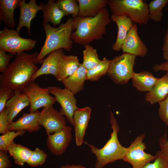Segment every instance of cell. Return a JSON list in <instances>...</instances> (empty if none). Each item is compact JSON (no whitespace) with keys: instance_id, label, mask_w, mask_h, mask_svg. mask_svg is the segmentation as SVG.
<instances>
[{"instance_id":"obj_1","label":"cell","mask_w":168,"mask_h":168,"mask_svg":"<svg viewBox=\"0 0 168 168\" xmlns=\"http://www.w3.org/2000/svg\"><path fill=\"white\" fill-rule=\"evenodd\" d=\"M39 53L17 54L6 71L0 75V86L9 87L16 92H22L32 81L39 69L35 63Z\"/></svg>"},{"instance_id":"obj_2","label":"cell","mask_w":168,"mask_h":168,"mask_svg":"<svg viewBox=\"0 0 168 168\" xmlns=\"http://www.w3.org/2000/svg\"><path fill=\"white\" fill-rule=\"evenodd\" d=\"M71 38L77 44L85 46L94 40L102 39L106 26L111 21L108 9L105 7L94 17L73 18Z\"/></svg>"},{"instance_id":"obj_3","label":"cell","mask_w":168,"mask_h":168,"mask_svg":"<svg viewBox=\"0 0 168 168\" xmlns=\"http://www.w3.org/2000/svg\"><path fill=\"white\" fill-rule=\"evenodd\" d=\"M73 22V18L70 17L57 27H53L49 23H42L46 38L36 60V64L39 63L53 51L60 49H64L67 51L71 50L73 42L71 38Z\"/></svg>"},{"instance_id":"obj_4","label":"cell","mask_w":168,"mask_h":168,"mask_svg":"<svg viewBox=\"0 0 168 168\" xmlns=\"http://www.w3.org/2000/svg\"><path fill=\"white\" fill-rule=\"evenodd\" d=\"M110 123L112 130L110 138L101 148L85 142L96 157V168H102L105 166L120 160H123L126 147L122 146L119 141L118 135L120 128L113 112H110Z\"/></svg>"},{"instance_id":"obj_5","label":"cell","mask_w":168,"mask_h":168,"mask_svg":"<svg viewBox=\"0 0 168 168\" xmlns=\"http://www.w3.org/2000/svg\"><path fill=\"white\" fill-rule=\"evenodd\" d=\"M107 5L112 15L126 16L141 25L148 24V5L143 0H109Z\"/></svg>"},{"instance_id":"obj_6","label":"cell","mask_w":168,"mask_h":168,"mask_svg":"<svg viewBox=\"0 0 168 168\" xmlns=\"http://www.w3.org/2000/svg\"><path fill=\"white\" fill-rule=\"evenodd\" d=\"M136 57L123 53L111 60L107 74L114 83L119 85L126 84L132 78L135 73L133 68Z\"/></svg>"},{"instance_id":"obj_7","label":"cell","mask_w":168,"mask_h":168,"mask_svg":"<svg viewBox=\"0 0 168 168\" xmlns=\"http://www.w3.org/2000/svg\"><path fill=\"white\" fill-rule=\"evenodd\" d=\"M20 32L12 29L4 27L0 31V50L16 55L25 51L32 49L37 41L21 37Z\"/></svg>"},{"instance_id":"obj_8","label":"cell","mask_w":168,"mask_h":168,"mask_svg":"<svg viewBox=\"0 0 168 168\" xmlns=\"http://www.w3.org/2000/svg\"><path fill=\"white\" fill-rule=\"evenodd\" d=\"M145 137L144 134L139 135L126 148L123 160L130 163L132 168H143L147 164L154 160L156 157V155L153 156L145 152L147 148L143 142Z\"/></svg>"},{"instance_id":"obj_9","label":"cell","mask_w":168,"mask_h":168,"mask_svg":"<svg viewBox=\"0 0 168 168\" xmlns=\"http://www.w3.org/2000/svg\"><path fill=\"white\" fill-rule=\"evenodd\" d=\"M22 92L29 99L30 113L35 112L42 107L53 106L56 101L55 97L50 95L47 87L41 88L34 81L26 86Z\"/></svg>"},{"instance_id":"obj_10","label":"cell","mask_w":168,"mask_h":168,"mask_svg":"<svg viewBox=\"0 0 168 168\" xmlns=\"http://www.w3.org/2000/svg\"><path fill=\"white\" fill-rule=\"evenodd\" d=\"M47 88L50 93L54 96L56 101L60 104L61 109L59 112L65 116L70 124L74 126L73 116L75 111L78 108L75 95L65 88L62 89L57 86H49Z\"/></svg>"},{"instance_id":"obj_11","label":"cell","mask_w":168,"mask_h":168,"mask_svg":"<svg viewBox=\"0 0 168 168\" xmlns=\"http://www.w3.org/2000/svg\"><path fill=\"white\" fill-rule=\"evenodd\" d=\"M37 121L39 125L44 128L47 135L58 131L66 126L64 116L55 109L53 106L43 107L40 112Z\"/></svg>"},{"instance_id":"obj_12","label":"cell","mask_w":168,"mask_h":168,"mask_svg":"<svg viewBox=\"0 0 168 168\" xmlns=\"http://www.w3.org/2000/svg\"><path fill=\"white\" fill-rule=\"evenodd\" d=\"M72 130L71 127L66 125L53 134L48 135L46 145L53 154L61 155L64 153L72 138Z\"/></svg>"},{"instance_id":"obj_13","label":"cell","mask_w":168,"mask_h":168,"mask_svg":"<svg viewBox=\"0 0 168 168\" xmlns=\"http://www.w3.org/2000/svg\"><path fill=\"white\" fill-rule=\"evenodd\" d=\"M123 53H128L136 56H145L148 48L139 36L138 27L134 24L129 30L121 48Z\"/></svg>"},{"instance_id":"obj_14","label":"cell","mask_w":168,"mask_h":168,"mask_svg":"<svg viewBox=\"0 0 168 168\" xmlns=\"http://www.w3.org/2000/svg\"><path fill=\"white\" fill-rule=\"evenodd\" d=\"M26 1L20 0V17L16 30L20 32L22 27H25L27 28L29 34L30 35L31 21L36 17L37 12L42 10V6L41 3L39 5H37L36 0H30L28 3Z\"/></svg>"},{"instance_id":"obj_15","label":"cell","mask_w":168,"mask_h":168,"mask_svg":"<svg viewBox=\"0 0 168 168\" xmlns=\"http://www.w3.org/2000/svg\"><path fill=\"white\" fill-rule=\"evenodd\" d=\"M91 109L88 106L83 108H78L75 111L73 119L75 129L76 145H82L84 142V138L90 119Z\"/></svg>"},{"instance_id":"obj_16","label":"cell","mask_w":168,"mask_h":168,"mask_svg":"<svg viewBox=\"0 0 168 168\" xmlns=\"http://www.w3.org/2000/svg\"><path fill=\"white\" fill-rule=\"evenodd\" d=\"M39 113L38 111L29 113H23L22 117L9 124V130H24L30 133L38 131L41 128L37 121Z\"/></svg>"},{"instance_id":"obj_17","label":"cell","mask_w":168,"mask_h":168,"mask_svg":"<svg viewBox=\"0 0 168 168\" xmlns=\"http://www.w3.org/2000/svg\"><path fill=\"white\" fill-rule=\"evenodd\" d=\"M111 19L116 23L118 29L117 38L112 46V49L115 51H119L121 49L122 44L128 32L133 24V22L125 16L112 15Z\"/></svg>"},{"instance_id":"obj_18","label":"cell","mask_w":168,"mask_h":168,"mask_svg":"<svg viewBox=\"0 0 168 168\" xmlns=\"http://www.w3.org/2000/svg\"><path fill=\"white\" fill-rule=\"evenodd\" d=\"M168 96V72L159 78L151 90L145 95L146 101L151 104L160 103Z\"/></svg>"},{"instance_id":"obj_19","label":"cell","mask_w":168,"mask_h":168,"mask_svg":"<svg viewBox=\"0 0 168 168\" xmlns=\"http://www.w3.org/2000/svg\"><path fill=\"white\" fill-rule=\"evenodd\" d=\"M87 69L82 63L75 72L71 75L61 82L65 88L72 92L74 95L84 89L85 81L86 80Z\"/></svg>"},{"instance_id":"obj_20","label":"cell","mask_w":168,"mask_h":168,"mask_svg":"<svg viewBox=\"0 0 168 168\" xmlns=\"http://www.w3.org/2000/svg\"><path fill=\"white\" fill-rule=\"evenodd\" d=\"M80 64L77 56L64 54L58 63L56 79L62 82L67 78L75 72Z\"/></svg>"},{"instance_id":"obj_21","label":"cell","mask_w":168,"mask_h":168,"mask_svg":"<svg viewBox=\"0 0 168 168\" xmlns=\"http://www.w3.org/2000/svg\"><path fill=\"white\" fill-rule=\"evenodd\" d=\"M30 105L27 96L22 92H17L7 102L5 108L8 112V121L10 124L23 109Z\"/></svg>"},{"instance_id":"obj_22","label":"cell","mask_w":168,"mask_h":168,"mask_svg":"<svg viewBox=\"0 0 168 168\" xmlns=\"http://www.w3.org/2000/svg\"><path fill=\"white\" fill-rule=\"evenodd\" d=\"M41 3L42 6L43 22L50 23L54 26L59 24L65 15L58 7L56 1L49 0L46 3Z\"/></svg>"},{"instance_id":"obj_23","label":"cell","mask_w":168,"mask_h":168,"mask_svg":"<svg viewBox=\"0 0 168 168\" xmlns=\"http://www.w3.org/2000/svg\"><path fill=\"white\" fill-rule=\"evenodd\" d=\"M79 11L78 17H94L105 7L108 0H77Z\"/></svg>"},{"instance_id":"obj_24","label":"cell","mask_w":168,"mask_h":168,"mask_svg":"<svg viewBox=\"0 0 168 168\" xmlns=\"http://www.w3.org/2000/svg\"><path fill=\"white\" fill-rule=\"evenodd\" d=\"M20 2V0H0V20L11 29L16 26L14 12L19 7Z\"/></svg>"},{"instance_id":"obj_25","label":"cell","mask_w":168,"mask_h":168,"mask_svg":"<svg viewBox=\"0 0 168 168\" xmlns=\"http://www.w3.org/2000/svg\"><path fill=\"white\" fill-rule=\"evenodd\" d=\"M159 78L155 77L150 72L143 71L135 73L132 79L133 86L141 92L150 91Z\"/></svg>"},{"instance_id":"obj_26","label":"cell","mask_w":168,"mask_h":168,"mask_svg":"<svg viewBox=\"0 0 168 168\" xmlns=\"http://www.w3.org/2000/svg\"><path fill=\"white\" fill-rule=\"evenodd\" d=\"M32 151L21 144H16L13 142L9 146L8 152L10 156L14 159L15 163L23 166L29 159Z\"/></svg>"},{"instance_id":"obj_27","label":"cell","mask_w":168,"mask_h":168,"mask_svg":"<svg viewBox=\"0 0 168 168\" xmlns=\"http://www.w3.org/2000/svg\"><path fill=\"white\" fill-rule=\"evenodd\" d=\"M110 61L105 58H104L95 67L87 70L86 80L91 81H97L107 74Z\"/></svg>"},{"instance_id":"obj_28","label":"cell","mask_w":168,"mask_h":168,"mask_svg":"<svg viewBox=\"0 0 168 168\" xmlns=\"http://www.w3.org/2000/svg\"><path fill=\"white\" fill-rule=\"evenodd\" d=\"M168 3V0H153L148 4L149 17L156 22H160L162 19L163 8Z\"/></svg>"},{"instance_id":"obj_29","label":"cell","mask_w":168,"mask_h":168,"mask_svg":"<svg viewBox=\"0 0 168 168\" xmlns=\"http://www.w3.org/2000/svg\"><path fill=\"white\" fill-rule=\"evenodd\" d=\"M83 51V60L82 63L87 69L95 67L100 61L96 50L92 46L88 44L84 46Z\"/></svg>"},{"instance_id":"obj_30","label":"cell","mask_w":168,"mask_h":168,"mask_svg":"<svg viewBox=\"0 0 168 168\" xmlns=\"http://www.w3.org/2000/svg\"><path fill=\"white\" fill-rule=\"evenodd\" d=\"M56 2L65 16L71 15L72 18L78 16L79 8L77 0H58Z\"/></svg>"},{"instance_id":"obj_31","label":"cell","mask_w":168,"mask_h":168,"mask_svg":"<svg viewBox=\"0 0 168 168\" xmlns=\"http://www.w3.org/2000/svg\"><path fill=\"white\" fill-rule=\"evenodd\" d=\"M25 133V131L21 130L11 131L0 136V150L7 153L8 148L13 142L14 139L19 136H22Z\"/></svg>"},{"instance_id":"obj_32","label":"cell","mask_w":168,"mask_h":168,"mask_svg":"<svg viewBox=\"0 0 168 168\" xmlns=\"http://www.w3.org/2000/svg\"><path fill=\"white\" fill-rule=\"evenodd\" d=\"M47 157V155L44 151L36 147L32 151L31 156L27 163L32 167L41 166L44 163Z\"/></svg>"},{"instance_id":"obj_33","label":"cell","mask_w":168,"mask_h":168,"mask_svg":"<svg viewBox=\"0 0 168 168\" xmlns=\"http://www.w3.org/2000/svg\"><path fill=\"white\" fill-rule=\"evenodd\" d=\"M55 54V50L51 52L46 58L40 61L39 64H41V66L34 76L32 78L33 81L40 76L47 75Z\"/></svg>"},{"instance_id":"obj_34","label":"cell","mask_w":168,"mask_h":168,"mask_svg":"<svg viewBox=\"0 0 168 168\" xmlns=\"http://www.w3.org/2000/svg\"><path fill=\"white\" fill-rule=\"evenodd\" d=\"M154 161L148 163L143 168H168V156L160 151L157 152Z\"/></svg>"},{"instance_id":"obj_35","label":"cell","mask_w":168,"mask_h":168,"mask_svg":"<svg viewBox=\"0 0 168 168\" xmlns=\"http://www.w3.org/2000/svg\"><path fill=\"white\" fill-rule=\"evenodd\" d=\"M15 91L8 87L0 86V112L5 108L8 100L15 94Z\"/></svg>"},{"instance_id":"obj_36","label":"cell","mask_w":168,"mask_h":168,"mask_svg":"<svg viewBox=\"0 0 168 168\" xmlns=\"http://www.w3.org/2000/svg\"><path fill=\"white\" fill-rule=\"evenodd\" d=\"M159 117L166 126H168V96L163 101L159 103Z\"/></svg>"},{"instance_id":"obj_37","label":"cell","mask_w":168,"mask_h":168,"mask_svg":"<svg viewBox=\"0 0 168 168\" xmlns=\"http://www.w3.org/2000/svg\"><path fill=\"white\" fill-rule=\"evenodd\" d=\"M13 56L11 54H7L6 52L0 50V72L2 73L7 69Z\"/></svg>"},{"instance_id":"obj_38","label":"cell","mask_w":168,"mask_h":168,"mask_svg":"<svg viewBox=\"0 0 168 168\" xmlns=\"http://www.w3.org/2000/svg\"><path fill=\"white\" fill-rule=\"evenodd\" d=\"M9 124L8 121V112L5 108L0 112V133L4 134L9 130Z\"/></svg>"},{"instance_id":"obj_39","label":"cell","mask_w":168,"mask_h":168,"mask_svg":"<svg viewBox=\"0 0 168 168\" xmlns=\"http://www.w3.org/2000/svg\"><path fill=\"white\" fill-rule=\"evenodd\" d=\"M7 153L0 151V168H9L12 166L11 162Z\"/></svg>"},{"instance_id":"obj_40","label":"cell","mask_w":168,"mask_h":168,"mask_svg":"<svg viewBox=\"0 0 168 168\" xmlns=\"http://www.w3.org/2000/svg\"><path fill=\"white\" fill-rule=\"evenodd\" d=\"M159 146L160 148V151L162 153L168 156V140L166 133L160 139Z\"/></svg>"},{"instance_id":"obj_41","label":"cell","mask_w":168,"mask_h":168,"mask_svg":"<svg viewBox=\"0 0 168 168\" xmlns=\"http://www.w3.org/2000/svg\"><path fill=\"white\" fill-rule=\"evenodd\" d=\"M162 50L163 58L166 61H168V27L164 37Z\"/></svg>"},{"instance_id":"obj_42","label":"cell","mask_w":168,"mask_h":168,"mask_svg":"<svg viewBox=\"0 0 168 168\" xmlns=\"http://www.w3.org/2000/svg\"><path fill=\"white\" fill-rule=\"evenodd\" d=\"M153 71L155 72L163 71L168 72V61L160 64H156L153 67Z\"/></svg>"},{"instance_id":"obj_43","label":"cell","mask_w":168,"mask_h":168,"mask_svg":"<svg viewBox=\"0 0 168 168\" xmlns=\"http://www.w3.org/2000/svg\"><path fill=\"white\" fill-rule=\"evenodd\" d=\"M59 168H87L82 165H76L72 164V165H62Z\"/></svg>"},{"instance_id":"obj_44","label":"cell","mask_w":168,"mask_h":168,"mask_svg":"<svg viewBox=\"0 0 168 168\" xmlns=\"http://www.w3.org/2000/svg\"><path fill=\"white\" fill-rule=\"evenodd\" d=\"M166 9L168 11V7Z\"/></svg>"}]
</instances>
